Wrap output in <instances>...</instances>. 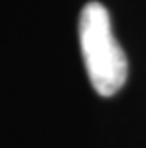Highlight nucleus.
<instances>
[{"label": "nucleus", "instance_id": "1", "mask_svg": "<svg viewBox=\"0 0 146 148\" xmlns=\"http://www.w3.org/2000/svg\"><path fill=\"white\" fill-rule=\"evenodd\" d=\"M78 34L93 89L101 97H112L127 80V57L112 32L110 13L101 2H87L84 6Z\"/></svg>", "mask_w": 146, "mask_h": 148}]
</instances>
